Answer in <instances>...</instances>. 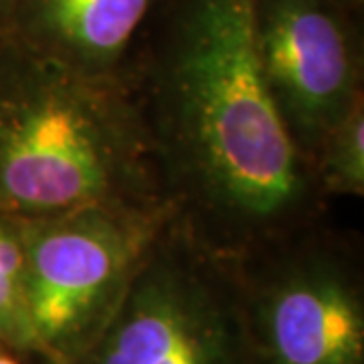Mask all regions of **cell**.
<instances>
[{
  "mask_svg": "<svg viewBox=\"0 0 364 364\" xmlns=\"http://www.w3.org/2000/svg\"><path fill=\"white\" fill-rule=\"evenodd\" d=\"M263 77L314 174L328 134L363 95L350 43L326 0H257Z\"/></svg>",
  "mask_w": 364,
  "mask_h": 364,
  "instance_id": "8992f818",
  "label": "cell"
},
{
  "mask_svg": "<svg viewBox=\"0 0 364 364\" xmlns=\"http://www.w3.org/2000/svg\"><path fill=\"white\" fill-rule=\"evenodd\" d=\"M93 205H176L130 83L0 47V215Z\"/></svg>",
  "mask_w": 364,
  "mask_h": 364,
  "instance_id": "7a4b0ae2",
  "label": "cell"
},
{
  "mask_svg": "<svg viewBox=\"0 0 364 364\" xmlns=\"http://www.w3.org/2000/svg\"><path fill=\"white\" fill-rule=\"evenodd\" d=\"M314 178L326 195L364 193V97L360 95L328 134L314 164Z\"/></svg>",
  "mask_w": 364,
  "mask_h": 364,
  "instance_id": "9c48e42d",
  "label": "cell"
},
{
  "mask_svg": "<svg viewBox=\"0 0 364 364\" xmlns=\"http://www.w3.org/2000/svg\"><path fill=\"white\" fill-rule=\"evenodd\" d=\"M6 350H9V348H4V346L0 344V364H21L11 352Z\"/></svg>",
  "mask_w": 364,
  "mask_h": 364,
  "instance_id": "30bf717a",
  "label": "cell"
},
{
  "mask_svg": "<svg viewBox=\"0 0 364 364\" xmlns=\"http://www.w3.org/2000/svg\"><path fill=\"white\" fill-rule=\"evenodd\" d=\"M233 282V257L176 210L102 332L71 364H241L245 332Z\"/></svg>",
  "mask_w": 364,
  "mask_h": 364,
  "instance_id": "277c9868",
  "label": "cell"
},
{
  "mask_svg": "<svg viewBox=\"0 0 364 364\" xmlns=\"http://www.w3.org/2000/svg\"><path fill=\"white\" fill-rule=\"evenodd\" d=\"M152 0H26L23 43L67 65L114 75Z\"/></svg>",
  "mask_w": 364,
  "mask_h": 364,
  "instance_id": "52a82bcc",
  "label": "cell"
},
{
  "mask_svg": "<svg viewBox=\"0 0 364 364\" xmlns=\"http://www.w3.org/2000/svg\"><path fill=\"white\" fill-rule=\"evenodd\" d=\"M294 235L255 249L267 263L251 294L253 348L265 364H363L364 310L354 273L338 247Z\"/></svg>",
  "mask_w": 364,
  "mask_h": 364,
  "instance_id": "5b68a950",
  "label": "cell"
},
{
  "mask_svg": "<svg viewBox=\"0 0 364 364\" xmlns=\"http://www.w3.org/2000/svg\"><path fill=\"white\" fill-rule=\"evenodd\" d=\"M176 205H93L21 219L37 354L71 364L102 332Z\"/></svg>",
  "mask_w": 364,
  "mask_h": 364,
  "instance_id": "3957f363",
  "label": "cell"
},
{
  "mask_svg": "<svg viewBox=\"0 0 364 364\" xmlns=\"http://www.w3.org/2000/svg\"><path fill=\"white\" fill-rule=\"evenodd\" d=\"M0 344L37 354L26 312L23 221L9 215H0Z\"/></svg>",
  "mask_w": 364,
  "mask_h": 364,
  "instance_id": "ba28073f",
  "label": "cell"
},
{
  "mask_svg": "<svg viewBox=\"0 0 364 364\" xmlns=\"http://www.w3.org/2000/svg\"><path fill=\"white\" fill-rule=\"evenodd\" d=\"M0 2H11V0H0Z\"/></svg>",
  "mask_w": 364,
  "mask_h": 364,
  "instance_id": "8fae6325",
  "label": "cell"
},
{
  "mask_svg": "<svg viewBox=\"0 0 364 364\" xmlns=\"http://www.w3.org/2000/svg\"><path fill=\"white\" fill-rule=\"evenodd\" d=\"M132 90L170 196L208 245L241 257L308 219L318 182L263 77L257 0H188L168 57Z\"/></svg>",
  "mask_w": 364,
  "mask_h": 364,
  "instance_id": "6da1fadb",
  "label": "cell"
}]
</instances>
